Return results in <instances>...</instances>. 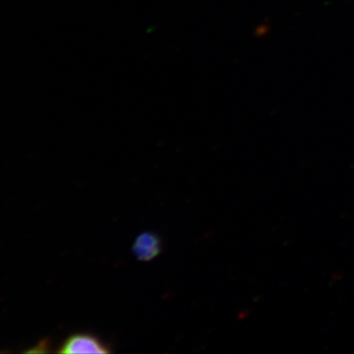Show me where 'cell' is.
Instances as JSON below:
<instances>
[{"instance_id":"cell-1","label":"cell","mask_w":354,"mask_h":354,"mask_svg":"<svg viewBox=\"0 0 354 354\" xmlns=\"http://www.w3.org/2000/svg\"><path fill=\"white\" fill-rule=\"evenodd\" d=\"M60 353H109V344L99 337L88 333H76L69 335L58 349Z\"/></svg>"},{"instance_id":"cell-2","label":"cell","mask_w":354,"mask_h":354,"mask_svg":"<svg viewBox=\"0 0 354 354\" xmlns=\"http://www.w3.org/2000/svg\"><path fill=\"white\" fill-rule=\"evenodd\" d=\"M132 251L137 260L141 262H150L162 253V239L155 232H142L135 239Z\"/></svg>"}]
</instances>
